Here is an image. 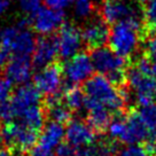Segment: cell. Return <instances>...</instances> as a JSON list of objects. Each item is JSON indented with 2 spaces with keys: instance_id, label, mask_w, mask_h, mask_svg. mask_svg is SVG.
<instances>
[{
  "instance_id": "10",
  "label": "cell",
  "mask_w": 156,
  "mask_h": 156,
  "mask_svg": "<svg viewBox=\"0 0 156 156\" xmlns=\"http://www.w3.org/2000/svg\"><path fill=\"white\" fill-rule=\"evenodd\" d=\"M119 141L125 145H138L151 141V133L139 110H131L124 117V127Z\"/></svg>"
},
{
  "instance_id": "1",
  "label": "cell",
  "mask_w": 156,
  "mask_h": 156,
  "mask_svg": "<svg viewBox=\"0 0 156 156\" xmlns=\"http://www.w3.org/2000/svg\"><path fill=\"white\" fill-rule=\"evenodd\" d=\"M85 108H103L112 115H121L129 102V94L124 88H119L106 76L95 75L85 82Z\"/></svg>"
},
{
  "instance_id": "29",
  "label": "cell",
  "mask_w": 156,
  "mask_h": 156,
  "mask_svg": "<svg viewBox=\"0 0 156 156\" xmlns=\"http://www.w3.org/2000/svg\"><path fill=\"white\" fill-rule=\"evenodd\" d=\"M46 7L54 10H63L71 5V0H44Z\"/></svg>"
},
{
  "instance_id": "8",
  "label": "cell",
  "mask_w": 156,
  "mask_h": 156,
  "mask_svg": "<svg viewBox=\"0 0 156 156\" xmlns=\"http://www.w3.org/2000/svg\"><path fill=\"white\" fill-rule=\"evenodd\" d=\"M63 67L55 62L39 69L34 76V85L47 97L58 94L63 86Z\"/></svg>"
},
{
  "instance_id": "22",
  "label": "cell",
  "mask_w": 156,
  "mask_h": 156,
  "mask_svg": "<svg viewBox=\"0 0 156 156\" xmlns=\"http://www.w3.org/2000/svg\"><path fill=\"white\" fill-rule=\"evenodd\" d=\"M155 147L151 144L148 145H125L117 151V156H154Z\"/></svg>"
},
{
  "instance_id": "5",
  "label": "cell",
  "mask_w": 156,
  "mask_h": 156,
  "mask_svg": "<svg viewBox=\"0 0 156 156\" xmlns=\"http://www.w3.org/2000/svg\"><path fill=\"white\" fill-rule=\"evenodd\" d=\"M40 132L24 125L19 121H14L5 124L1 130L2 141L13 151L25 153L31 151L39 140Z\"/></svg>"
},
{
  "instance_id": "18",
  "label": "cell",
  "mask_w": 156,
  "mask_h": 156,
  "mask_svg": "<svg viewBox=\"0 0 156 156\" xmlns=\"http://www.w3.org/2000/svg\"><path fill=\"white\" fill-rule=\"evenodd\" d=\"M66 138V130L62 124L55 122H48L39 136L38 146L46 151H52L56 149Z\"/></svg>"
},
{
  "instance_id": "3",
  "label": "cell",
  "mask_w": 156,
  "mask_h": 156,
  "mask_svg": "<svg viewBox=\"0 0 156 156\" xmlns=\"http://www.w3.org/2000/svg\"><path fill=\"white\" fill-rule=\"evenodd\" d=\"M126 84L140 107L154 103V98L156 97L155 73L146 58L138 60L126 70Z\"/></svg>"
},
{
  "instance_id": "9",
  "label": "cell",
  "mask_w": 156,
  "mask_h": 156,
  "mask_svg": "<svg viewBox=\"0 0 156 156\" xmlns=\"http://www.w3.org/2000/svg\"><path fill=\"white\" fill-rule=\"evenodd\" d=\"M93 67L91 55L86 53H78L76 56L67 60L63 66L64 80L68 86H77L78 84L87 82L92 77Z\"/></svg>"
},
{
  "instance_id": "4",
  "label": "cell",
  "mask_w": 156,
  "mask_h": 156,
  "mask_svg": "<svg viewBox=\"0 0 156 156\" xmlns=\"http://www.w3.org/2000/svg\"><path fill=\"white\" fill-rule=\"evenodd\" d=\"M94 70L121 87L126 84V61L109 47H100L91 52Z\"/></svg>"
},
{
  "instance_id": "26",
  "label": "cell",
  "mask_w": 156,
  "mask_h": 156,
  "mask_svg": "<svg viewBox=\"0 0 156 156\" xmlns=\"http://www.w3.org/2000/svg\"><path fill=\"white\" fill-rule=\"evenodd\" d=\"M144 22L148 28H156V0H151L146 4L144 9Z\"/></svg>"
},
{
  "instance_id": "7",
  "label": "cell",
  "mask_w": 156,
  "mask_h": 156,
  "mask_svg": "<svg viewBox=\"0 0 156 156\" xmlns=\"http://www.w3.org/2000/svg\"><path fill=\"white\" fill-rule=\"evenodd\" d=\"M56 45L60 58L63 60L76 56L83 46V37L82 30L70 22H64L61 28L58 30V34L55 36Z\"/></svg>"
},
{
  "instance_id": "2",
  "label": "cell",
  "mask_w": 156,
  "mask_h": 156,
  "mask_svg": "<svg viewBox=\"0 0 156 156\" xmlns=\"http://www.w3.org/2000/svg\"><path fill=\"white\" fill-rule=\"evenodd\" d=\"M144 24V20H130L114 24L109 34V48L123 58L133 56L140 46Z\"/></svg>"
},
{
  "instance_id": "16",
  "label": "cell",
  "mask_w": 156,
  "mask_h": 156,
  "mask_svg": "<svg viewBox=\"0 0 156 156\" xmlns=\"http://www.w3.org/2000/svg\"><path fill=\"white\" fill-rule=\"evenodd\" d=\"M32 54V63L34 68L38 70L54 63V60L58 55L55 37L41 36L39 39H37V44Z\"/></svg>"
},
{
  "instance_id": "27",
  "label": "cell",
  "mask_w": 156,
  "mask_h": 156,
  "mask_svg": "<svg viewBox=\"0 0 156 156\" xmlns=\"http://www.w3.org/2000/svg\"><path fill=\"white\" fill-rule=\"evenodd\" d=\"M20 7L23 13L32 16L41 8V0H20Z\"/></svg>"
},
{
  "instance_id": "21",
  "label": "cell",
  "mask_w": 156,
  "mask_h": 156,
  "mask_svg": "<svg viewBox=\"0 0 156 156\" xmlns=\"http://www.w3.org/2000/svg\"><path fill=\"white\" fill-rule=\"evenodd\" d=\"M63 100L71 112H79L85 108V94L78 86H68L66 88Z\"/></svg>"
},
{
  "instance_id": "36",
  "label": "cell",
  "mask_w": 156,
  "mask_h": 156,
  "mask_svg": "<svg viewBox=\"0 0 156 156\" xmlns=\"http://www.w3.org/2000/svg\"><path fill=\"white\" fill-rule=\"evenodd\" d=\"M155 156H156V149H155Z\"/></svg>"
},
{
  "instance_id": "30",
  "label": "cell",
  "mask_w": 156,
  "mask_h": 156,
  "mask_svg": "<svg viewBox=\"0 0 156 156\" xmlns=\"http://www.w3.org/2000/svg\"><path fill=\"white\" fill-rule=\"evenodd\" d=\"M76 149V147L71 146L68 142H62L56 148V156H75Z\"/></svg>"
},
{
  "instance_id": "33",
  "label": "cell",
  "mask_w": 156,
  "mask_h": 156,
  "mask_svg": "<svg viewBox=\"0 0 156 156\" xmlns=\"http://www.w3.org/2000/svg\"><path fill=\"white\" fill-rule=\"evenodd\" d=\"M0 156H13V151L7 147H0Z\"/></svg>"
},
{
  "instance_id": "19",
  "label": "cell",
  "mask_w": 156,
  "mask_h": 156,
  "mask_svg": "<svg viewBox=\"0 0 156 156\" xmlns=\"http://www.w3.org/2000/svg\"><path fill=\"white\" fill-rule=\"evenodd\" d=\"M36 44H37V39H36L34 32L28 28H20L19 32L13 40V44L10 46V54L12 55H29L30 56L34 53Z\"/></svg>"
},
{
  "instance_id": "15",
  "label": "cell",
  "mask_w": 156,
  "mask_h": 156,
  "mask_svg": "<svg viewBox=\"0 0 156 156\" xmlns=\"http://www.w3.org/2000/svg\"><path fill=\"white\" fill-rule=\"evenodd\" d=\"M66 138L68 144L79 148L92 145L97 141V132L87 122H84L78 118H73L66 129Z\"/></svg>"
},
{
  "instance_id": "24",
  "label": "cell",
  "mask_w": 156,
  "mask_h": 156,
  "mask_svg": "<svg viewBox=\"0 0 156 156\" xmlns=\"http://www.w3.org/2000/svg\"><path fill=\"white\" fill-rule=\"evenodd\" d=\"M71 5L78 19H87L95 10L94 0H71Z\"/></svg>"
},
{
  "instance_id": "12",
  "label": "cell",
  "mask_w": 156,
  "mask_h": 156,
  "mask_svg": "<svg viewBox=\"0 0 156 156\" xmlns=\"http://www.w3.org/2000/svg\"><path fill=\"white\" fill-rule=\"evenodd\" d=\"M63 10H54L48 7H41L40 9L30 16V22L34 30L41 36H49L61 28L64 23Z\"/></svg>"
},
{
  "instance_id": "25",
  "label": "cell",
  "mask_w": 156,
  "mask_h": 156,
  "mask_svg": "<svg viewBox=\"0 0 156 156\" xmlns=\"http://www.w3.org/2000/svg\"><path fill=\"white\" fill-rule=\"evenodd\" d=\"M14 84L8 78L0 77V105L8 102L14 93Z\"/></svg>"
},
{
  "instance_id": "17",
  "label": "cell",
  "mask_w": 156,
  "mask_h": 156,
  "mask_svg": "<svg viewBox=\"0 0 156 156\" xmlns=\"http://www.w3.org/2000/svg\"><path fill=\"white\" fill-rule=\"evenodd\" d=\"M46 117L49 122H55L58 124H68L73 119V112L68 108L63 100V97L60 94L47 97L46 102L44 103Z\"/></svg>"
},
{
  "instance_id": "32",
  "label": "cell",
  "mask_w": 156,
  "mask_h": 156,
  "mask_svg": "<svg viewBox=\"0 0 156 156\" xmlns=\"http://www.w3.org/2000/svg\"><path fill=\"white\" fill-rule=\"evenodd\" d=\"M10 2H12L10 0H0V15H2L9 8Z\"/></svg>"
},
{
  "instance_id": "34",
  "label": "cell",
  "mask_w": 156,
  "mask_h": 156,
  "mask_svg": "<svg viewBox=\"0 0 156 156\" xmlns=\"http://www.w3.org/2000/svg\"><path fill=\"white\" fill-rule=\"evenodd\" d=\"M151 0H136V2H139V4H142V5H144V4L146 5V4L151 2Z\"/></svg>"
},
{
  "instance_id": "13",
  "label": "cell",
  "mask_w": 156,
  "mask_h": 156,
  "mask_svg": "<svg viewBox=\"0 0 156 156\" xmlns=\"http://www.w3.org/2000/svg\"><path fill=\"white\" fill-rule=\"evenodd\" d=\"M34 63L29 55H12L4 66L5 77L13 84L24 85L32 75Z\"/></svg>"
},
{
  "instance_id": "14",
  "label": "cell",
  "mask_w": 156,
  "mask_h": 156,
  "mask_svg": "<svg viewBox=\"0 0 156 156\" xmlns=\"http://www.w3.org/2000/svg\"><path fill=\"white\" fill-rule=\"evenodd\" d=\"M109 27L100 16L88 21L82 29L84 44L92 51L103 47L107 44L109 40Z\"/></svg>"
},
{
  "instance_id": "35",
  "label": "cell",
  "mask_w": 156,
  "mask_h": 156,
  "mask_svg": "<svg viewBox=\"0 0 156 156\" xmlns=\"http://www.w3.org/2000/svg\"><path fill=\"white\" fill-rule=\"evenodd\" d=\"M155 94H156V78H155Z\"/></svg>"
},
{
  "instance_id": "31",
  "label": "cell",
  "mask_w": 156,
  "mask_h": 156,
  "mask_svg": "<svg viewBox=\"0 0 156 156\" xmlns=\"http://www.w3.org/2000/svg\"><path fill=\"white\" fill-rule=\"evenodd\" d=\"M30 156H56L54 155L52 151H46L44 148L39 147L38 145L36 147H34L31 151H30Z\"/></svg>"
},
{
  "instance_id": "23",
  "label": "cell",
  "mask_w": 156,
  "mask_h": 156,
  "mask_svg": "<svg viewBox=\"0 0 156 156\" xmlns=\"http://www.w3.org/2000/svg\"><path fill=\"white\" fill-rule=\"evenodd\" d=\"M139 112L141 114L142 118L146 122L148 130H149V133H151V141H149V144L154 145L156 142V105L151 103L149 106L141 107Z\"/></svg>"
},
{
  "instance_id": "11",
  "label": "cell",
  "mask_w": 156,
  "mask_h": 156,
  "mask_svg": "<svg viewBox=\"0 0 156 156\" xmlns=\"http://www.w3.org/2000/svg\"><path fill=\"white\" fill-rule=\"evenodd\" d=\"M8 105L13 114V118L16 121L20 115L28 108L41 105V93L32 84L21 85L16 91H14Z\"/></svg>"
},
{
  "instance_id": "28",
  "label": "cell",
  "mask_w": 156,
  "mask_h": 156,
  "mask_svg": "<svg viewBox=\"0 0 156 156\" xmlns=\"http://www.w3.org/2000/svg\"><path fill=\"white\" fill-rule=\"evenodd\" d=\"M146 54H147L146 58L149 61L151 68L154 70V73L156 75V31L155 34H153V37L147 43Z\"/></svg>"
},
{
  "instance_id": "20",
  "label": "cell",
  "mask_w": 156,
  "mask_h": 156,
  "mask_svg": "<svg viewBox=\"0 0 156 156\" xmlns=\"http://www.w3.org/2000/svg\"><path fill=\"white\" fill-rule=\"evenodd\" d=\"M112 121V114L103 108L87 109V121L95 132H105L108 130Z\"/></svg>"
},
{
  "instance_id": "6",
  "label": "cell",
  "mask_w": 156,
  "mask_h": 156,
  "mask_svg": "<svg viewBox=\"0 0 156 156\" xmlns=\"http://www.w3.org/2000/svg\"><path fill=\"white\" fill-rule=\"evenodd\" d=\"M100 17L107 24H117L130 20H144V12L127 0H103Z\"/></svg>"
}]
</instances>
